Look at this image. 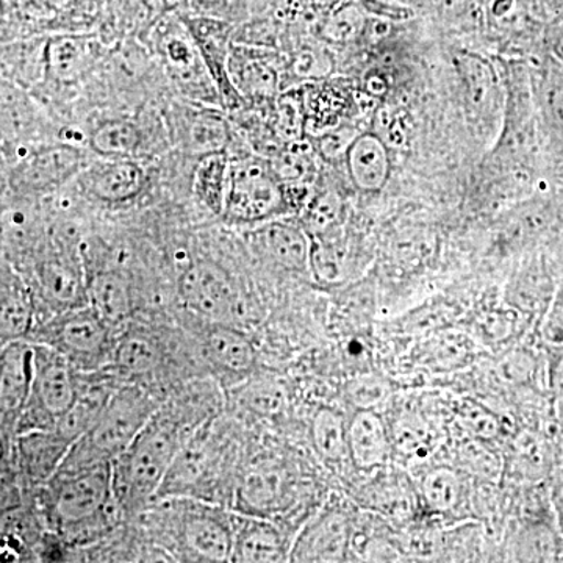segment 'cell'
Listing matches in <instances>:
<instances>
[{"mask_svg":"<svg viewBox=\"0 0 563 563\" xmlns=\"http://www.w3.org/2000/svg\"><path fill=\"white\" fill-rule=\"evenodd\" d=\"M157 412L154 401L136 387L113 391L90 431L70 446L62 466L70 472L118 461Z\"/></svg>","mask_w":563,"mask_h":563,"instance_id":"cell-1","label":"cell"},{"mask_svg":"<svg viewBox=\"0 0 563 563\" xmlns=\"http://www.w3.org/2000/svg\"><path fill=\"white\" fill-rule=\"evenodd\" d=\"M184 442V428L155 412L129 450L121 455L122 483L129 495L147 499L161 492Z\"/></svg>","mask_w":563,"mask_h":563,"instance_id":"cell-2","label":"cell"},{"mask_svg":"<svg viewBox=\"0 0 563 563\" xmlns=\"http://www.w3.org/2000/svg\"><path fill=\"white\" fill-rule=\"evenodd\" d=\"M152 46L181 95L206 106H221L220 92L184 18L163 16L152 29Z\"/></svg>","mask_w":563,"mask_h":563,"instance_id":"cell-3","label":"cell"},{"mask_svg":"<svg viewBox=\"0 0 563 563\" xmlns=\"http://www.w3.org/2000/svg\"><path fill=\"white\" fill-rule=\"evenodd\" d=\"M288 210L284 184L274 176L269 161L246 155L231 162V181L222 213L228 220L240 224L273 221Z\"/></svg>","mask_w":563,"mask_h":563,"instance_id":"cell-4","label":"cell"},{"mask_svg":"<svg viewBox=\"0 0 563 563\" xmlns=\"http://www.w3.org/2000/svg\"><path fill=\"white\" fill-rule=\"evenodd\" d=\"M179 290L185 306L218 322L233 321L242 314L239 290L221 266L211 262H195L181 274Z\"/></svg>","mask_w":563,"mask_h":563,"instance_id":"cell-5","label":"cell"},{"mask_svg":"<svg viewBox=\"0 0 563 563\" xmlns=\"http://www.w3.org/2000/svg\"><path fill=\"white\" fill-rule=\"evenodd\" d=\"M354 521L339 504L322 507L291 544V562H343L351 553Z\"/></svg>","mask_w":563,"mask_h":563,"instance_id":"cell-6","label":"cell"},{"mask_svg":"<svg viewBox=\"0 0 563 563\" xmlns=\"http://www.w3.org/2000/svg\"><path fill=\"white\" fill-rule=\"evenodd\" d=\"M35 379L29 404L35 402L49 428L54 429L76 402L80 384L66 355L46 343L35 344Z\"/></svg>","mask_w":563,"mask_h":563,"instance_id":"cell-7","label":"cell"},{"mask_svg":"<svg viewBox=\"0 0 563 563\" xmlns=\"http://www.w3.org/2000/svg\"><path fill=\"white\" fill-rule=\"evenodd\" d=\"M417 490L421 510L433 518L453 521L476 518L470 474L459 466L435 465L424 470Z\"/></svg>","mask_w":563,"mask_h":563,"instance_id":"cell-8","label":"cell"},{"mask_svg":"<svg viewBox=\"0 0 563 563\" xmlns=\"http://www.w3.org/2000/svg\"><path fill=\"white\" fill-rule=\"evenodd\" d=\"M113 470L111 463L88 466L70 473L58 488L55 514L66 525L91 520L109 506L113 495Z\"/></svg>","mask_w":563,"mask_h":563,"instance_id":"cell-9","label":"cell"},{"mask_svg":"<svg viewBox=\"0 0 563 563\" xmlns=\"http://www.w3.org/2000/svg\"><path fill=\"white\" fill-rule=\"evenodd\" d=\"M80 151L73 144H47L22 154L11 169L10 181L22 191H49L80 172Z\"/></svg>","mask_w":563,"mask_h":563,"instance_id":"cell-10","label":"cell"},{"mask_svg":"<svg viewBox=\"0 0 563 563\" xmlns=\"http://www.w3.org/2000/svg\"><path fill=\"white\" fill-rule=\"evenodd\" d=\"M184 21L201 51L211 79L217 85L221 107L232 111L242 109L243 98L233 87L229 74V62L235 43L232 41V25L214 16H190L184 18Z\"/></svg>","mask_w":563,"mask_h":563,"instance_id":"cell-11","label":"cell"},{"mask_svg":"<svg viewBox=\"0 0 563 563\" xmlns=\"http://www.w3.org/2000/svg\"><path fill=\"white\" fill-rule=\"evenodd\" d=\"M95 307H79L51 325L49 346L68 358L90 362L101 357L109 344V328Z\"/></svg>","mask_w":563,"mask_h":563,"instance_id":"cell-12","label":"cell"},{"mask_svg":"<svg viewBox=\"0 0 563 563\" xmlns=\"http://www.w3.org/2000/svg\"><path fill=\"white\" fill-rule=\"evenodd\" d=\"M350 461L361 472L374 473L395 457L390 426L376 409H357L347 420Z\"/></svg>","mask_w":563,"mask_h":563,"instance_id":"cell-13","label":"cell"},{"mask_svg":"<svg viewBox=\"0 0 563 563\" xmlns=\"http://www.w3.org/2000/svg\"><path fill=\"white\" fill-rule=\"evenodd\" d=\"M229 74L243 101H269L279 88V74L269 52L252 44L233 43Z\"/></svg>","mask_w":563,"mask_h":563,"instance_id":"cell-14","label":"cell"},{"mask_svg":"<svg viewBox=\"0 0 563 563\" xmlns=\"http://www.w3.org/2000/svg\"><path fill=\"white\" fill-rule=\"evenodd\" d=\"M36 347L24 340L3 344L0 363V393H2V417L20 418L32 398L35 379Z\"/></svg>","mask_w":563,"mask_h":563,"instance_id":"cell-15","label":"cell"},{"mask_svg":"<svg viewBox=\"0 0 563 563\" xmlns=\"http://www.w3.org/2000/svg\"><path fill=\"white\" fill-rule=\"evenodd\" d=\"M391 470L388 465L374 472L372 481L362 488L361 498L366 509L380 517L406 520L421 509L417 485Z\"/></svg>","mask_w":563,"mask_h":563,"instance_id":"cell-16","label":"cell"},{"mask_svg":"<svg viewBox=\"0 0 563 563\" xmlns=\"http://www.w3.org/2000/svg\"><path fill=\"white\" fill-rule=\"evenodd\" d=\"M291 544L265 517L242 518L233 528L232 562H287Z\"/></svg>","mask_w":563,"mask_h":563,"instance_id":"cell-17","label":"cell"},{"mask_svg":"<svg viewBox=\"0 0 563 563\" xmlns=\"http://www.w3.org/2000/svg\"><path fill=\"white\" fill-rule=\"evenodd\" d=\"M143 169L129 158L95 163L81 176L84 187L102 202L120 203L136 198L144 187Z\"/></svg>","mask_w":563,"mask_h":563,"instance_id":"cell-18","label":"cell"},{"mask_svg":"<svg viewBox=\"0 0 563 563\" xmlns=\"http://www.w3.org/2000/svg\"><path fill=\"white\" fill-rule=\"evenodd\" d=\"M257 244L263 254L282 268L290 272L309 269L312 239L299 225L279 220L266 222L257 232Z\"/></svg>","mask_w":563,"mask_h":563,"instance_id":"cell-19","label":"cell"},{"mask_svg":"<svg viewBox=\"0 0 563 563\" xmlns=\"http://www.w3.org/2000/svg\"><path fill=\"white\" fill-rule=\"evenodd\" d=\"M390 426L395 457L406 462H422L435 446L437 435L433 422L420 407L404 406L395 409Z\"/></svg>","mask_w":563,"mask_h":563,"instance_id":"cell-20","label":"cell"},{"mask_svg":"<svg viewBox=\"0 0 563 563\" xmlns=\"http://www.w3.org/2000/svg\"><path fill=\"white\" fill-rule=\"evenodd\" d=\"M101 51L88 36L66 35L47 41V74L63 85L76 84L90 73Z\"/></svg>","mask_w":563,"mask_h":563,"instance_id":"cell-21","label":"cell"},{"mask_svg":"<svg viewBox=\"0 0 563 563\" xmlns=\"http://www.w3.org/2000/svg\"><path fill=\"white\" fill-rule=\"evenodd\" d=\"M455 68L461 76L466 107L474 118L490 117L498 109L499 88L490 63L474 54H461L455 58Z\"/></svg>","mask_w":563,"mask_h":563,"instance_id":"cell-22","label":"cell"},{"mask_svg":"<svg viewBox=\"0 0 563 563\" xmlns=\"http://www.w3.org/2000/svg\"><path fill=\"white\" fill-rule=\"evenodd\" d=\"M347 173L362 191H379L390 176V157L379 136L363 133L346 152Z\"/></svg>","mask_w":563,"mask_h":563,"instance_id":"cell-23","label":"cell"},{"mask_svg":"<svg viewBox=\"0 0 563 563\" xmlns=\"http://www.w3.org/2000/svg\"><path fill=\"white\" fill-rule=\"evenodd\" d=\"M242 499L261 517L280 512L292 501L291 477L280 466L255 468L244 479Z\"/></svg>","mask_w":563,"mask_h":563,"instance_id":"cell-24","label":"cell"},{"mask_svg":"<svg viewBox=\"0 0 563 563\" xmlns=\"http://www.w3.org/2000/svg\"><path fill=\"white\" fill-rule=\"evenodd\" d=\"M73 443L55 429H35L21 437V457L33 481H46L58 472Z\"/></svg>","mask_w":563,"mask_h":563,"instance_id":"cell-25","label":"cell"},{"mask_svg":"<svg viewBox=\"0 0 563 563\" xmlns=\"http://www.w3.org/2000/svg\"><path fill=\"white\" fill-rule=\"evenodd\" d=\"M184 540L192 553L209 562H229L232 558L233 529L210 514H195L184 525Z\"/></svg>","mask_w":563,"mask_h":563,"instance_id":"cell-26","label":"cell"},{"mask_svg":"<svg viewBox=\"0 0 563 563\" xmlns=\"http://www.w3.org/2000/svg\"><path fill=\"white\" fill-rule=\"evenodd\" d=\"M340 231L342 228L312 239L309 269L322 284H340L351 272V247Z\"/></svg>","mask_w":563,"mask_h":563,"instance_id":"cell-27","label":"cell"},{"mask_svg":"<svg viewBox=\"0 0 563 563\" xmlns=\"http://www.w3.org/2000/svg\"><path fill=\"white\" fill-rule=\"evenodd\" d=\"M231 162L228 151L202 155L195 173L196 196L217 214L224 213L231 181Z\"/></svg>","mask_w":563,"mask_h":563,"instance_id":"cell-28","label":"cell"},{"mask_svg":"<svg viewBox=\"0 0 563 563\" xmlns=\"http://www.w3.org/2000/svg\"><path fill=\"white\" fill-rule=\"evenodd\" d=\"M88 296L96 312L101 314L109 324H118L131 314V291L121 274L114 272L95 274L88 284Z\"/></svg>","mask_w":563,"mask_h":563,"instance_id":"cell-29","label":"cell"},{"mask_svg":"<svg viewBox=\"0 0 563 563\" xmlns=\"http://www.w3.org/2000/svg\"><path fill=\"white\" fill-rule=\"evenodd\" d=\"M207 352L214 365L228 373L244 374L254 365L250 340L229 324H220L209 333Z\"/></svg>","mask_w":563,"mask_h":563,"instance_id":"cell-30","label":"cell"},{"mask_svg":"<svg viewBox=\"0 0 563 563\" xmlns=\"http://www.w3.org/2000/svg\"><path fill=\"white\" fill-rule=\"evenodd\" d=\"M231 124L220 111L209 109L195 110L187 122L185 144L192 154L207 155L228 151L231 143Z\"/></svg>","mask_w":563,"mask_h":563,"instance_id":"cell-31","label":"cell"},{"mask_svg":"<svg viewBox=\"0 0 563 563\" xmlns=\"http://www.w3.org/2000/svg\"><path fill=\"white\" fill-rule=\"evenodd\" d=\"M312 440L314 450L328 463L350 461L347 450V420L336 410L322 407L312 420Z\"/></svg>","mask_w":563,"mask_h":563,"instance_id":"cell-32","label":"cell"},{"mask_svg":"<svg viewBox=\"0 0 563 563\" xmlns=\"http://www.w3.org/2000/svg\"><path fill=\"white\" fill-rule=\"evenodd\" d=\"M274 176L284 185H309L317 174V158L306 140L284 143L269 161Z\"/></svg>","mask_w":563,"mask_h":563,"instance_id":"cell-33","label":"cell"},{"mask_svg":"<svg viewBox=\"0 0 563 563\" xmlns=\"http://www.w3.org/2000/svg\"><path fill=\"white\" fill-rule=\"evenodd\" d=\"M143 136L131 121L110 120L102 122L92 132V151L106 158H129L139 152Z\"/></svg>","mask_w":563,"mask_h":563,"instance_id":"cell-34","label":"cell"},{"mask_svg":"<svg viewBox=\"0 0 563 563\" xmlns=\"http://www.w3.org/2000/svg\"><path fill=\"white\" fill-rule=\"evenodd\" d=\"M492 443L462 432V435L455 440L459 468L487 483L498 479L501 476L504 463L498 453L493 450Z\"/></svg>","mask_w":563,"mask_h":563,"instance_id":"cell-35","label":"cell"},{"mask_svg":"<svg viewBox=\"0 0 563 563\" xmlns=\"http://www.w3.org/2000/svg\"><path fill=\"white\" fill-rule=\"evenodd\" d=\"M32 324V302L20 282L5 279L2 285V344L21 340Z\"/></svg>","mask_w":563,"mask_h":563,"instance_id":"cell-36","label":"cell"},{"mask_svg":"<svg viewBox=\"0 0 563 563\" xmlns=\"http://www.w3.org/2000/svg\"><path fill=\"white\" fill-rule=\"evenodd\" d=\"M158 352L154 343L141 333L122 336L113 351V365L124 376H141L157 365Z\"/></svg>","mask_w":563,"mask_h":563,"instance_id":"cell-37","label":"cell"},{"mask_svg":"<svg viewBox=\"0 0 563 563\" xmlns=\"http://www.w3.org/2000/svg\"><path fill=\"white\" fill-rule=\"evenodd\" d=\"M343 217L344 203L339 192L322 191L303 207L302 228L313 239L342 228Z\"/></svg>","mask_w":563,"mask_h":563,"instance_id":"cell-38","label":"cell"},{"mask_svg":"<svg viewBox=\"0 0 563 563\" xmlns=\"http://www.w3.org/2000/svg\"><path fill=\"white\" fill-rule=\"evenodd\" d=\"M46 44L32 43L24 46H16V51L11 46L3 49V74L7 73V80H16V84H33L40 79L41 74H47L46 66Z\"/></svg>","mask_w":563,"mask_h":563,"instance_id":"cell-39","label":"cell"},{"mask_svg":"<svg viewBox=\"0 0 563 563\" xmlns=\"http://www.w3.org/2000/svg\"><path fill=\"white\" fill-rule=\"evenodd\" d=\"M307 129L306 99L302 91L291 90L279 96L274 110V132L284 143L303 139Z\"/></svg>","mask_w":563,"mask_h":563,"instance_id":"cell-40","label":"cell"},{"mask_svg":"<svg viewBox=\"0 0 563 563\" xmlns=\"http://www.w3.org/2000/svg\"><path fill=\"white\" fill-rule=\"evenodd\" d=\"M41 285L54 301L70 303L84 291L80 274L73 263L52 261L44 263L40 269Z\"/></svg>","mask_w":563,"mask_h":563,"instance_id":"cell-41","label":"cell"},{"mask_svg":"<svg viewBox=\"0 0 563 563\" xmlns=\"http://www.w3.org/2000/svg\"><path fill=\"white\" fill-rule=\"evenodd\" d=\"M473 357L472 344L461 336H435L432 342L426 343L420 352V361L433 369L461 368Z\"/></svg>","mask_w":563,"mask_h":563,"instance_id":"cell-42","label":"cell"},{"mask_svg":"<svg viewBox=\"0 0 563 563\" xmlns=\"http://www.w3.org/2000/svg\"><path fill=\"white\" fill-rule=\"evenodd\" d=\"M455 421L463 433L476 439L495 442L501 435L503 426L498 415L474 399H465L459 404Z\"/></svg>","mask_w":563,"mask_h":563,"instance_id":"cell-43","label":"cell"},{"mask_svg":"<svg viewBox=\"0 0 563 563\" xmlns=\"http://www.w3.org/2000/svg\"><path fill=\"white\" fill-rule=\"evenodd\" d=\"M240 399L251 412L273 417L287 407V391L284 385L273 379L252 380L240 391Z\"/></svg>","mask_w":563,"mask_h":563,"instance_id":"cell-44","label":"cell"},{"mask_svg":"<svg viewBox=\"0 0 563 563\" xmlns=\"http://www.w3.org/2000/svg\"><path fill=\"white\" fill-rule=\"evenodd\" d=\"M365 16L358 7L344 5L342 9L333 11L329 20L322 27V36L332 43H347L357 38L365 31Z\"/></svg>","mask_w":563,"mask_h":563,"instance_id":"cell-45","label":"cell"},{"mask_svg":"<svg viewBox=\"0 0 563 563\" xmlns=\"http://www.w3.org/2000/svg\"><path fill=\"white\" fill-rule=\"evenodd\" d=\"M543 462V443L531 433H520L510 444L509 466L515 472L531 474L540 468Z\"/></svg>","mask_w":563,"mask_h":563,"instance_id":"cell-46","label":"cell"},{"mask_svg":"<svg viewBox=\"0 0 563 563\" xmlns=\"http://www.w3.org/2000/svg\"><path fill=\"white\" fill-rule=\"evenodd\" d=\"M347 393L355 409H376L388 396V384L376 376L358 377Z\"/></svg>","mask_w":563,"mask_h":563,"instance_id":"cell-47","label":"cell"},{"mask_svg":"<svg viewBox=\"0 0 563 563\" xmlns=\"http://www.w3.org/2000/svg\"><path fill=\"white\" fill-rule=\"evenodd\" d=\"M355 139H357V135L347 131V129H333L331 132L322 133L320 139L322 157L328 158V161H335L340 155L346 157V152Z\"/></svg>","mask_w":563,"mask_h":563,"instance_id":"cell-48","label":"cell"},{"mask_svg":"<svg viewBox=\"0 0 563 563\" xmlns=\"http://www.w3.org/2000/svg\"><path fill=\"white\" fill-rule=\"evenodd\" d=\"M553 390L558 409L563 413V357L555 365L553 374Z\"/></svg>","mask_w":563,"mask_h":563,"instance_id":"cell-49","label":"cell"}]
</instances>
